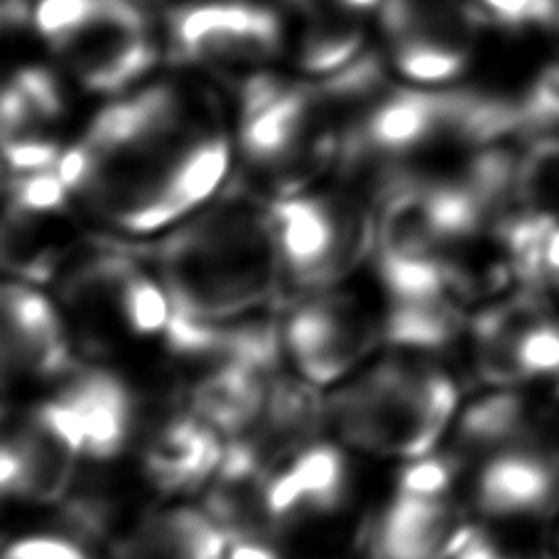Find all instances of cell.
<instances>
[{
    "instance_id": "obj_27",
    "label": "cell",
    "mask_w": 559,
    "mask_h": 559,
    "mask_svg": "<svg viewBox=\"0 0 559 559\" xmlns=\"http://www.w3.org/2000/svg\"><path fill=\"white\" fill-rule=\"evenodd\" d=\"M478 8L506 27L552 23L559 17V0H478Z\"/></svg>"
},
{
    "instance_id": "obj_6",
    "label": "cell",
    "mask_w": 559,
    "mask_h": 559,
    "mask_svg": "<svg viewBox=\"0 0 559 559\" xmlns=\"http://www.w3.org/2000/svg\"><path fill=\"white\" fill-rule=\"evenodd\" d=\"M62 307L69 332L92 354L163 336L173 305L159 277L133 255L96 251L74 261L62 280Z\"/></svg>"
},
{
    "instance_id": "obj_16",
    "label": "cell",
    "mask_w": 559,
    "mask_h": 559,
    "mask_svg": "<svg viewBox=\"0 0 559 559\" xmlns=\"http://www.w3.org/2000/svg\"><path fill=\"white\" fill-rule=\"evenodd\" d=\"M348 466L338 449L314 442L265 466V503L273 527L334 513L346 498Z\"/></svg>"
},
{
    "instance_id": "obj_9",
    "label": "cell",
    "mask_w": 559,
    "mask_h": 559,
    "mask_svg": "<svg viewBox=\"0 0 559 559\" xmlns=\"http://www.w3.org/2000/svg\"><path fill=\"white\" fill-rule=\"evenodd\" d=\"M476 371L486 383L511 388L533 378H559V319L540 295L525 287L486 309L472 324Z\"/></svg>"
},
{
    "instance_id": "obj_26",
    "label": "cell",
    "mask_w": 559,
    "mask_h": 559,
    "mask_svg": "<svg viewBox=\"0 0 559 559\" xmlns=\"http://www.w3.org/2000/svg\"><path fill=\"white\" fill-rule=\"evenodd\" d=\"M518 212L559 224V135L545 133L518 159Z\"/></svg>"
},
{
    "instance_id": "obj_13",
    "label": "cell",
    "mask_w": 559,
    "mask_h": 559,
    "mask_svg": "<svg viewBox=\"0 0 559 559\" xmlns=\"http://www.w3.org/2000/svg\"><path fill=\"white\" fill-rule=\"evenodd\" d=\"M476 503L486 515L527 521L559 508V437L531 429L486 456L476 478Z\"/></svg>"
},
{
    "instance_id": "obj_5",
    "label": "cell",
    "mask_w": 559,
    "mask_h": 559,
    "mask_svg": "<svg viewBox=\"0 0 559 559\" xmlns=\"http://www.w3.org/2000/svg\"><path fill=\"white\" fill-rule=\"evenodd\" d=\"M33 23L88 92H123L157 59L135 0H35Z\"/></svg>"
},
{
    "instance_id": "obj_11",
    "label": "cell",
    "mask_w": 559,
    "mask_h": 559,
    "mask_svg": "<svg viewBox=\"0 0 559 559\" xmlns=\"http://www.w3.org/2000/svg\"><path fill=\"white\" fill-rule=\"evenodd\" d=\"M169 33L179 57L231 72L265 64L283 47L277 15L248 0H209L179 8Z\"/></svg>"
},
{
    "instance_id": "obj_21",
    "label": "cell",
    "mask_w": 559,
    "mask_h": 559,
    "mask_svg": "<svg viewBox=\"0 0 559 559\" xmlns=\"http://www.w3.org/2000/svg\"><path fill=\"white\" fill-rule=\"evenodd\" d=\"M231 537L206 511L173 508L118 537L114 559H226Z\"/></svg>"
},
{
    "instance_id": "obj_19",
    "label": "cell",
    "mask_w": 559,
    "mask_h": 559,
    "mask_svg": "<svg viewBox=\"0 0 559 559\" xmlns=\"http://www.w3.org/2000/svg\"><path fill=\"white\" fill-rule=\"evenodd\" d=\"M79 231L62 209L8 204L3 224V265L23 283H47L72 261Z\"/></svg>"
},
{
    "instance_id": "obj_24",
    "label": "cell",
    "mask_w": 559,
    "mask_h": 559,
    "mask_svg": "<svg viewBox=\"0 0 559 559\" xmlns=\"http://www.w3.org/2000/svg\"><path fill=\"white\" fill-rule=\"evenodd\" d=\"M307 23L299 35L297 57L309 74L342 72L358 59L364 29L354 10L329 8L305 15Z\"/></svg>"
},
{
    "instance_id": "obj_14",
    "label": "cell",
    "mask_w": 559,
    "mask_h": 559,
    "mask_svg": "<svg viewBox=\"0 0 559 559\" xmlns=\"http://www.w3.org/2000/svg\"><path fill=\"white\" fill-rule=\"evenodd\" d=\"M0 334L8 376L62 378L72 373V332L59 309L29 283H8L0 299Z\"/></svg>"
},
{
    "instance_id": "obj_22",
    "label": "cell",
    "mask_w": 559,
    "mask_h": 559,
    "mask_svg": "<svg viewBox=\"0 0 559 559\" xmlns=\"http://www.w3.org/2000/svg\"><path fill=\"white\" fill-rule=\"evenodd\" d=\"M275 373L241 364L206 366L192 388V413L212 425L218 435L241 437L261 419Z\"/></svg>"
},
{
    "instance_id": "obj_3",
    "label": "cell",
    "mask_w": 559,
    "mask_h": 559,
    "mask_svg": "<svg viewBox=\"0 0 559 559\" xmlns=\"http://www.w3.org/2000/svg\"><path fill=\"white\" fill-rule=\"evenodd\" d=\"M456 385L425 358H393L358 376L332 403L346 442L385 456H425L456 411Z\"/></svg>"
},
{
    "instance_id": "obj_30",
    "label": "cell",
    "mask_w": 559,
    "mask_h": 559,
    "mask_svg": "<svg viewBox=\"0 0 559 559\" xmlns=\"http://www.w3.org/2000/svg\"><path fill=\"white\" fill-rule=\"evenodd\" d=\"M226 559H280L265 540H234Z\"/></svg>"
},
{
    "instance_id": "obj_28",
    "label": "cell",
    "mask_w": 559,
    "mask_h": 559,
    "mask_svg": "<svg viewBox=\"0 0 559 559\" xmlns=\"http://www.w3.org/2000/svg\"><path fill=\"white\" fill-rule=\"evenodd\" d=\"M5 559H94L72 535H29L8 547Z\"/></svg>"
},
{
    "instance_id": "obj_12",
    "label": "cell",
    "mask_w": 559,
    "mask_h": 559,
    "mask_svg": "<svg viewBox=\"0 0 559 559\" xmlns=\"http://www.w3.org/2000/svg\"><path fill=\"white\" fill-rule=\"evenodd\" d=\"M383 29L395 67L419 84L449 82L472 57L474 15L452 0H385Z\"/></svg>"
},
{
    "instance_id": "obj_4",
    "label": "cell",
    "mask_w": 559,
    "mask_h": 559,
    "mask_svg": "<svg viewBox=\"0 0 559 559\" xmlns=\"http://www.w3.org/2000/svg\"><path fill=\"white\" fill-rule=\"evenodd\" d=\"M336 108L322 88L261 76L243 92L241 150L246 163L277 197L305 192L342 153Z\"/></svg>"
},
{
    "instance_id": "obj_10",
    "label": "cell",
    "mask_w": 559,
    "mask_h": 559,
    "mask_svg": "<svg viewBox=\"0 0 559 559\" xmlns=\"http://www.w3.org/2000/svg\"><path fill=\"white\" fill-rule=\"evenodd\" d=\"M283 336L302 378L329 385L352 373L383 342V319L354 297L317 289L312 299L293 309Z\"/></svg>"
},
{
    "instance_id": "obj_29",
    "label": "cell",
    "mask_w": 559,
    "mask_h": 559,
    "mask_svg": "<svg viewBox=\"0 0 559 559\" xmlns=\"http://www.w3.org/2000/svg\"><path fill=\"white\" fill-rule=\"evenodd\" d=\"M456 559H521V557H515L511 550L498 547L496 543L488 540L484 533H474V537L466 543L464 550L456 555Z\"/></svg>"
},
{
    "instance_id": "obj_15",
    "label": "cell",
    "mask_w": 559,
    "mask_h": 559,
    "mask_svg": "<svg viewBox=\"0 0 559 559\" xmlns=\"http://www.w3.org/2000/svg\"><path fill=\"white\" fill-rule=\"evenodd\" d=\"M64 102L52 74L23 69L10 79L3 94V155L13 175L57 167L64 150L55 135Z\"/></svg>"
},
{
    "instance_id": "obj_23",
    "label": "cell",
    "mask_w": 559,
    "mask_h": 559,
    "mask_svg": "<svg viewBox=\"0 0 559 559\" xmlns=\"http://www.w3.org/2000/svg\"><path fill=\"white\" fill-rule=\"evenodd\" d=\"M462 332V302L452 295L391 299L383 317V342L411 356L442 352Z\"/></svg>"
},
{
    "instance_id": "obj_25",
    "label": "cell",
    "mask_w": 559,
    "mask_h": 559,
    "mask_svg": "<svg viewBox=\"0 0 559 559\" xmlns=\"http://www.w3.org/2000/svg\"><path fill=\"white\" fill-rule=\"evenodd\" d=\"M535 427L531 403L513 391H501L468 407L459 425V442L466 452L488 456Z\"/></svg>"
},
{
    "instance_id": "obj_7",
    "label": "cell",
    "mask_w": 559,
    "mask_h": 559,
    "mask_svg": "<svg viewBox=\"0 0 559 559\" xmlns=\"http://www.w3.org/2000/svg\"><path fill=\"white\" fill-rule=\"evenodd\" d=\"M283 273L307 289H332L376 248L378 218L354 194L277 197L271 204Z\"/></svg>"
},
{
    "instance_id": "obj_20",
    "label": "cell",
    "mask_w": 559,
    "mask_h": 559,
    "mask_svg": "<svg viewBox=\"0 0 559 559\" xmlns=\"http://www.w3.org/2000/svg\"><path fill=\"white\" fill-rule=\"evenodd\" d=\"M62 393L76 415L84 437V456L108 462L123 454L138 432V405L133 393L116 373H79Z\"/></svg>"
},
{
    "instance_id": "obj_18",
    "label": "cell",
    "mask_w": 559,
    "mask_h": 559,
    "mask_svg": "<svg viewBox=\"0 0 559 559\" xmlns=\"http://www.w3.org/2000/svg\"><path fill=\"white\" fill-rule=\"evenodd\" d=\"M224 452L218 432L202 417L173 415L147 437L143 468L159 491H192L216 476Z\"/></svg>"
},
{
    "instance_id": "obj_17",
    "label": "cell",
    "mask_w": 559,
    "mask_h": 559,
    "mask_svg": "<svg viewBox=\"0 0 559 559\" xmlns=\"http://www.w3.org/2000/svg\"><path fill=\"white\" fill-rule=\"evenodd\" d=\"M474 533L452 496L397 491L378 525L373 550L378 559H456Z\"/></svg>"
},
{
    "instance_id": "obj_1",
    "label": "cell",
    "mask_w": 559,
    "mask_h": 559,
    "mask_svg": "<svg viewBox=\"0 0 559 559\" xmlns=\"http://www.w3.org/2000/svg\"><path fill=\"white\" fill-rule=\"evenodd\" d=\"M228 163L222 133L197 123L173 86H150L104 108L57 169L98 218L153 234L206 206Z\"/></svg>"
},
{
    "instance_id": "obj_2",
    "label": "cell",
    "mask_w": 559,
    "mask_h": 559,
    "mask_svg": "<svg viewBox=\"0 0 559 559\" xmlns=\"http://www.w3.org/2000/svg\"><path fill=\"white\" fill-rule=\"evenodd\" d=\"M173 314L224 322L251 317L283 280L271 204L231 192L199 209L155 251Z\"/></svg>"
},
{
    "instance_id": "obj_31",
    "label": "cell",
    "mask_w": 559,
    "mask_h": 559,
    "mask_svg": "<svg viewBox=\"0 0 559 559\" xmlns=\"http://www.w3.org/2000/svg\"><path fill=\"white\" fill-rule=\"evenodd\" d=\"M557 287H559V285H557Z\"/></svg>"
},
{
    "instance_id": "obj_8",
    "label": "cell",
    "mask_w": 559,
    "mask_h": 559,
    "mask_svg": "<svg viewBox=\"0 0 559 559\" xmlns=\"http://www.w3.org/2000/svg\"><path fill=\"white\" fill-rule=\"evenodd\" d=\"M84 437L62 393L35 405L8 429L0 452L3 493L29 503H55L74 488Z\"/></svg>"
}]
</instances>
